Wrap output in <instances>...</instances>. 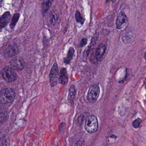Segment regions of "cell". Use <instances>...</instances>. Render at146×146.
<instances>
[{
  "instance_id": "6da1fadb",
  "label": "cell",
  "mask_w": 146,
  "mask_h": 146,
  "mask_svg": "<svg viewBox=\"0 0 146 146\" xmlns=\"http://www.w3.org/2000/svg\"><path fill=\"white\" fill-rule=\"evenodd\" d=\"M16 97V93L13 89L5 88L0 91V103L6 104L13 101Z\"/></svg>"
},
{
  "instance_id": "7a4b0ae2",
  "label": "cell",
  "mask_w": 146,
  "mask_h": 146,
  "mask_svg": "<svg viewBox=\"0 0 146 146\" xmlns=\"http://www.w3.org/2000/svg\"><path fill=\"white\" fill-rule=\"evenodd\" d=\"M84 127L86 131L88 133L96 132L99 127L97 117L94 115L88 116L86 119Z\"/></svg>"
},
{
  "instance_id": "3957f363",
  "label": "cell",
  "mask_w": 146,
  "mask_h": 146,
  "mask_svg": "<svg viewBox=\"0 0 146 146\" xmlns=\"http://www.w3.org/2000/svg\"><path fill=\"white\" fill-rule=\"evenodd\" d=\"M106 47L103 43L100 44L90 57V61L94 64H96L101 60L102 57L106 52Z\"/></svg>"
},
{
  "instance_id": "277c9868",
  "label": "cell",
  "mask_w": 146,
  "mask_h": 146,
  "mask_svg": "<svg viewBox=\"0 0 146 146\" xmlns=\"http://www.w3.org/2000/svg\"><path fill=\"white\" fill-rule=\"evenodd\" d=\"M100 94V88L98 84H94L90 87L87 95L88 100L90 103H95Z\"/></svg>"
},
{
  "instance_id": "5b68a950",
  "label": "cell",
  "mask_w": 146,
  "mask_h": 146,
  "mask_svg": "<svg viewBox=\"0 0 146 146\" xmlns=\"http://www.w3.org/2000/svg\"><path fill=\"white\" fill-rule=\"evenodd\" d=\"M1 74L4 79L6 82H11L16 81L17 75L13 68L5 67L1 71Z\"/></svg>"
},
{
  "instance_id": "8992f818",
  "label": "cell",
  "mask_w": 146,
  "mask_h": 146,
  "mask_svg": "<svg viewBox=\"0 0 146 146\" xmlns=\"http://www.w3.org/2000/svg\"><path fill=\"white\" fill-rule=\"evenodd\" d=\"M59 70L58 64L56 62L54 64L49 75V81L51 87H54L58 81Z\"/></svg>"
},
{
  "instance_id": "52a82bcc",
  "label": "cell",
  "mask_w": 146,
  "mask_h": 146,
  "mask_svg": "<svg viewBox=\"0 0 146 146\" xmlns=\"http://www.w3.org/2000/svg\"><path fill=\"white\" fill-rule=\"evenodd\" d=\"M10 64L12 68L17 70H21L24 67L25 62L22 58H17L10 61Z\"/></svg>"
},
{
  "instance_id": "ba28073f",
  "label": "cell",
  "mask_w": 146,
  "mask_h": 146,
  "mask_svg": "<svg viewBox=\"0 0 146 146\" xmlns=\"http://www.w3.org/2000/svg\"><path fill=\"white\" fill-rule=\"evenodd\" d=\"M127 22V17L123 12H120L117 17L116 26L118 29H121L124 27Z\"/></svg>"
},
{
  "instance_id": "9c48e42d",
  "label": "cell",
  "mask_w": 146,
  "mask_h": 146,
  "mask_svg": "<svg viewBox=\"0 0 146 146\" xmlns=\"http://www.w3.org/2000/svg\"><path fill=\"white\" fill-rule=\"evenodd\" d=\"M19 48L17 45L15 43L10 44L6 50V54L7 57H14L18 54Z\"/></svg>"
},
{
  "instance_id": "30bf717a",
  "label": "cell",
  "mask_w": 146,
  "mask_h": 146,
  "mask_svg": "<svg viewBox=\"0 0 146 146\" xmlns=\"http://www.w3.org/2000/svg\"><path fill=\"white\" fill-rule=\"evenodd\" d=\"M11 19V14L10 12H5L0 17V32L4 28L7 26Z\"/></svg>"
},
{
  "instance_id": "8fae6325",
  "label": "cell",
  "mask_w": 146,
  "mask_h": 146,
  "mask_svg": "<svg viewBox=\"0 0 146 146\" xmlns=\"http://www.w3.org/2000/svg\"><path fill=\"white\" fill-rule=\"evenodd\" d=\"M58 81L60 84L64 86H66L68 84V75L66 68H63L60 70V75L59 77Z\"/></svg>"
},
{
  "instance_id": "7c38bea8",
  "label": "cell",
  "mask_w": 146,
  "mask_h": 146,
  "mask_svg": "<svg viewBox=\"0 0 146 146\" xmlns=\"http://www.w3.org/2000/svg\"><path fill=\"white\" fill-rule=\"evenodd\" d=\"M59 14L56 10H52L50 12L48 17L49 23L52 25H55L58 21Z\"/></svg>"
},
{
  "instance_id": "4fadbf2b",
  "label": "cell",
  "mask_w": 146,
  "mask_h": 146,
  "mask_svg": "<svg viewBox=\"0 0 146 146\" xmlns=\"http://www.w3.org/2000/svg\"><path fill=\"white\" fill-rule=\"evenodd\" d=\"M54 0H43L42 4V12L43 15L51 8Z\"/></svg>"
},
{
  "instance_id": "5bb4252c",
  "label": "cell",
  "mask_w": 146,
  "mask_h": 146,
  "mask_svg": "<svg viewBox=\"0 0 146 146\" xmlns=\"http://www.w3.org/2000/svg\"><path fill=\"white\" fill-rule=\"evenodd\" d=\"M76 88L74 85H72L69 89V94H68V100L70 104H73L74 103V100L76 96Z\"/></svg>"
},
{
  "instance_id": "9a60e30c",
  "label": "cell",
  "mask_w": 146,
  "mask_h": 146,
  "mask_svg": "<svg viewBox=\"0 0 146 146\" xmlns=\"http://www.w3.org/2000/svg\"><path fill=\"white\" fill-rule=\"evenodd\" d=\"M74 53H75V50L73 48H70L66 57L64 59V62L65 64H70L74 56Z\"/></svg>"
},
{
  "instance_id": "2e32d148",
  "label": "cell",
  "mask_w": 146,
  "mask_h": 146,
  "mask_svg": "<svg viewBox=\"0 0 146 146\" xmlns=\"http://www.w3.org/2000/svg\"><path fill=\"white\" fill-rule=\"evenodd\" d=\"M7 112L4 108H0V125L4 123L7 119Z\"/></svg>"
},
{
  "instance_id": "e0dca14e",
  "label": "cell",
  "mask_w": 146,
  "mask_h": 146,
  "mask_svg": "<svg viewBox=\"0 0 146 146\" xmlns=\"http://www.w3.org/2000/svg\"><path fill=\"white\" fill-rule=\"evenodd\" d=\"M20 17V14L19 13H16L13 15L12 19L11 22L10 24V28L13 29L16 26Z\"/></svg>"
},
{
  "instance_id": "ac0fdd59",
  "label": "cell",
  "mask_w": 146,
  "mask_h": 146,
  "mask_svg": "<svg viewBox=\"0 0 146 146\" xmlns=\"http://www.w3.org/2000/svg\"><path fill=\"white\" fill-rule=\"evenodd\" d=\"M75 17L76 21L77 23L81 24V25H83L84 24L85 20L82 17V15H81V14L79 11H77L76 12Z\"/></svg>"
},
{
  "instance_id": "d6986e66",
  "label": "cell",
  "mask_w": 146,
  "mask_h": 146,
  "mask_svg": "<svg viewBox=\"0 0 146 146\" xmlns=\"http://www.w3.org/2000/svg\"><path fill=\"white\" fill-rule=\"evenodd\" d=\"M131 38H132V36L129 33H126L124 35H123L122 37V40L124 43L126 44V43H129V42L131 40Z\"/></svg>"
},
{
  "instance_id": "ffe728a7",
  "label": "cell",
  "mask_w": 146,
  "mask_h": 146,
  "mask_svg": "<svg viewBox=\"0 0 146 146\" xmlns=\"http://www.w3.org/2000/svg\"><path fill=\"white\" fill-rule=\"evenodd\" d=\"M7 144L5 136L2 132H0V146H5Z\"/></svg>"
},
{
  "instance_id": "44dd1931",
  "label": "cell",
  "mask_w": 146,
  "mask_h": 146,
  "mask_svg": "<svg viewBox=\"0 0 146 146\" xmlns=\"http://www.w3.org/2000/svg\"><path fill=\"white\" fill-rule=\"evenodd\" d=\"M90 46L88 47L87 48L84 50V52L83 55V58L84 61H87L88 59V57L90 51Z\"/></svg>"
},
{
  "instance_id": "7402d4cb",
  "label": "cell",
  "mask_w": 146,
  "mask_h": 146,
  "mask_svg": "<svg viewBox=\"0 0 146 146\" xmlns=\"http://www.w3.org/2000/svg\"><path fill=\"white\" fill-rule=\"evenodd\" d=\"M141 119L140 118H137L135 119L133 122H132V126L135 129H138L140 127V124L141 123Z\"/></svg>"
},
{
  "instance_id": "603a6c76",
  "label": "cell",
  "mask_w": 146,
  "mask_h": 146,
  "mask_svg": "<svg viewBox=\"0 0 146 146\" xmlns=\"http://www.w3.org/2000/svg\"><path fill=\"white\" fill-rule=\"evenodd\" d=\"M88 43V39L87 38H82L81 40L80 43V46L81 47H83L84 46H86Z\"/></svg>"
},
{
  "instance_id": "cb8c5ba5",
  "label": "cell",
  "mask_w": 146,
  "mask_h": 146,
  "mask_svg": "<svg viewBox=\"0 0 146 146\" xmlns=\"http://www.w3.org/2000/svg\"><path fill=\"white\" fill-rule=\"evenodd\" d=\"M98 35H95L92 39L90 43V46H93L94 44H95L96 42L97 41V38H98Z\"/></svg>"
},
{
  "instance_id": "d4e9b609",
  "label": "cell",
  "mask_w": 146,
  "mask_h": 146,
  "mask_svg": "<svg viewBox=\"0 0 146 146\" xmlns=\"http://www.w3.org/2000/svg\"><path fill=\"white\" fill-rule=\"evenodd\" d=\"M107 1H109V0H106Z\"/></svg>"
}]
</instances>
